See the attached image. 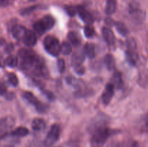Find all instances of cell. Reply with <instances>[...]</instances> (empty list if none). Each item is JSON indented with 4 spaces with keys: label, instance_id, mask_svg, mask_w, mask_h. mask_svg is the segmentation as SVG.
<instances>
[{
    "label": "cell",
    "instance_id": "cell-1",
    "mask_svg": "<svg viewBox=\"0 0 148 147\" xmlns=\"http://www.w3.org/2000/svg\"><path fill=\"white\" fill-rule=\"evenodd\" d=\"M114 133L112 130L105 126L98 127L94 132L91 138V146L92 147H103L108 139L111 134Z\"/></svg>",
    "mask_w": 148,
    "mask_h": 147
},
{
    "label": "cell",
    "instance_id": "cell-2",
    "mask_svg": "<svg viewBox=\"0 0 148 147\" xmlns=\"http://www.w3.org/2000/svg\"><path fill=\"white\" fill-rule=\"evenodd\" d=\"M43 46L46 51L51 56L56 57L61 53V45L56 37L48 35L43 40Z\"/></svg>",
    "mask_w": 148,
    "mask_h": 147
},
{
    "label": "cell",
    "instance_id": "cell-3",
    "mask_svg": "<svg viewBox=\"0 0 148 147\" xmlns=\"http://www.w3.org/2000/svg\"><path fill=\"white\" fill-rule=\"evenodd\" d=\"M127 60L132 65H136L139 61L137 51V43L134 38H129L127 41Z\"/></svg>",
    "mask_w": 148,
    "mask_h": 147
},
{
    "label": "cell",
    "instance_id": "cell-4",
    "mask_svg": "<svg viewBox=\"0 0 148 147\" xmlns=\"http://www.w3.org/2000/svg\"><path fill=\"white\" fill-rule=\"evenodd\" d=\"M60 135V127L57 124H54L51 127L44 141L46 146L51 147L59 140Z\"/></svg>",
    "mask_w": 148,
    "mask_h": 147
},
{
    "label": "cell",
    "instance_id": "cell-5",
    "mask_svg": "<svg viewBox=\"0 0 148 147\" xmlns=\"http://www.w3.org/2000/svg\"><path fill=\"white\" fill-rule=\"evenodd\" d=\"M14 124V120L12 117H6L0 119V139L4 138L8 134Z\"/></svg>",
    "mask_w": 148,
    "mask_h": 147
},
{
    "label": "cell",
    "instance_id": "cell-6",
    "mask_svg": "<svg viewBox=\"0 0 148 147\" xmlns=\"http://www.w3.org/2000/svg\"><path fill=\"white\" fill-rule=\"evenodd\" d=\"M23 96L29 103L34 105L38 112H43L46 111V106L43 105L40 101H38V99L35 97V95L33 93L30 92H25Z\"/></svg>",
    "mask_w": 148,
    "mask_h": 147
},
{
    "label": "cell",
    "instance_id": "cell-7",
    "mask_svg": "<svg viewBox=\"0 0 148 147\" xmlns=\"http://www.w3.org/2000/svg\"><path fill=\"white\" fill-rule=\"evenodd\" d=\"M77 12L82 21L87 24V25H91L94 22V18L92 14L85 10L83 7H77Z\"/></svg>",
    "mask_w": 148,
    "mask_h": 147
},
{
    "label": "cell",
    "instance_id": "cell-8",
    "mask_svg": "<svg viewBox=\"0 0 148 147\" xmlns=\"http://www.w3.org/2000/svg\"><path fill=\"white\" fill-rule=\"evenodd\" d=\"M114 95V86L113 84H108L102 95V101L104 105H108Z\"/></svg>",
    "mask_w": 148,
    "mask_h": 147
},
{
    "label": "cell",
    "instance_id": "cell-9",
    "mask_svg": "<svg viewBox=\"0 0 148 147\" xmlns=\"http://www.w3.org/2000/svg\"><path fill=\"white\" fill-rule=\"evenodd\" d=\"M26 31L27 30L24 26L17 24V25H14L12 29V34L13 37L17 40H23Z\"/></svg>",
    "mask_w": 148,
    "mask_h": 147
},
{
    "label": "cell",
    "instance_id": "cell-10",
    "mask_svg": "<svg viewBox=\"0 0 148 147\" xmlns=\"http://www.w3.org/2000/svg\"><path fill=\"white\" fill-rule=\"evenodd\" d=\"M23 41L27 46H35L36 42H37V37H36V33L32 31V30H27Z\"/></svg>",
    "mask_w": 148,
    "mask_h": 147
},
{
    "label": "cell",
    "instance_id": "cell-11",
    "mask_svg": "<svg viewBox=\"0 0 148 147\" xmlns=\"http://www.w3.org/2000/svg\"><path fill=\"white\" fill-rule=\"evenodd\" d=\"M84 60H85V53H83L81 51H77L72 55V65L75 66V68L77 67V66H82Z\"/></svg>",
    "mask_w": 148,
    "mask_h": 147
},
{
    "label": "cell",
    "instance_id": "cell-12",
    "mask_svg": "<svg viewBox=\"0 0 148 147\" xmlns=\"http://www.w3.org/2000/svg\"><path fill=\"white\" fill-rule=\"evenodd\" d=\"M102 34L104 39L108 45H114L115 43V36L114 32L108 27H103Z\"/></svg>",
    "mask_w": 148,
    "mask_h": 147
},
{
    "label": "cell",
    "instance_id": "cell-13",
    "mask_svg": "<svg viewBox=\"0 0 148 147\" xmlns=\"http://www.w3.org/2000/svg\"><path fill=\"white\" fill-rule=\"evenodd\" d=\"M40 21L43 25L44 28L46 29V30H49L51 29L55 24V19L52 16L50 15L44 16Z\"/></svg>",
    "mask_w": 148,
    "mask_h": 147
},
{
    "label": "cell",
    "instance_id": "cell-14",
    "mask_svg": "<svg viewBox=\"0 0 148 147\" xmlns=\"http://www.w3.org/2000/svg\"><path fill=\"white\" fill-rule=\"evenodd\" d=\"M46 128V122L41 118H36L32 122V128L35 131H42Z\"/></svg>",
    "mask_w": 148,
    "mask_h": 147
},
{
    "label": "cell",
    "instance_id": "cell-15",
    "mask_svg": "<svg viewBox=\"0 0 148 147\" xmlns=\"http://www.w3.org/2000/svg\"><path fill=\"white\" fill-rule=\"evenodd\" d=\"M117 8L116 0H107L106 5L105 12L108 15L113 14L116 12Z\"/></svg>",
    "mask_w": 148,
    "mask_h": 147
},
{
    "label": "cell",
    "instance_id": "cell-16",
    "mask_svg": "<svg viewBox=\"0 0 148 147\" xmlns=\"http://www.w3.org/2000/svg\"><path fill=\"white\" fill-rule=\"evenodd\" d=\"M83 51L85 55H86L90 59H92L95 56V46L92 43H87L84 46Z\"/></svg>",
    "mask_w": 148,
    "mask_h": 147
},
{
    "label": "cell",
    "instance_id": "cell-17",
    "mask_svg": "<svg viewBox=\"0 0 148 147\" xmlns=\"http://www.w3.org/2000/svg\"><path fill=\"white\" fill-rule=\"evenodd\" d=\"M29 134V131L25 127H18L12 131L11 135L15 137H24Z\"/></svg>",
    "mask_w": 148,
    "mask_h": 147
},
{
    "label": "cell",
    "instance_id": "cell-18",
    "mask_svg": "<svg viewBox=\"0 0 148 147\" xmlns=\"http://www.w3.org/2000/svg\"><path fill=\"white\" fill-rule=\"evenodd\" d=\"M67 37L73 46H78L81 43V38L77 33L71 31L68 33Z\"/></svg>",
    "mask_w": 148,
    "mask_h": 147
},
{
    "label": "cell",
    "instance_id": "cell-19",
    "mask_svg": "<svg viewBox=\"0 0 148 147\" xmlns=\"http://www.w3.org/2000/svg\"><path fill=\"white\" fill-rule=\"evenodd\" d=\"M105 64L106 68L108 69V70L112 71L115 69V60H114V58L113 56V55L111 54H107L105 57Z\"/></svg>",
    "mask_w": 148,
    "mask_h": 147
},
{
    "label": "cell",
    "instance_id": "cell-20",
    "mask_svg": "<svg viewBox=\"0 0 148 147\" xmlns=\"http://www.w3.org/2000/svg\"><path fill=\"white\" fill-rule=\"evenodd\" d=\"M115 26L116 28V30L121 35L127 36L128 35L129 30L124 23L121 22H117L115 23Z\"/></svg>",
    "mask_w": 148,
    "mask_h": 147
},
{
    "label": "cell",
    "instance_id": "cell-21",
    "mask_svg": "<svg viewBox=\"0 0 148 147\" xmlns=\"http://www.w3.org/2000/svg\"><path fill=\"white\" fill-rule=\"evenodd\" d=\"M17 63H18L17 58L14 56H8L4 61V64L10 68L16 67L17 66Z\"/></svg>",
    "mask_w": 148,
    "mask_h": 147
},
{
    "label": "cell",
    "instance_id": "cell-22",
    "mask_svg": "<svg viewBox=\"0 0 148 147\" xmlns=\"http://www.w3.org/2000/svg\"><path fill=\"white\" fill-rule=\"evenodd\" d=\"M72 46L70 45V43H69L68 42H64L62 45H61V52L63 53L65 56H67L69 55L72 53Z\"/></svg>",
    "mask_w": 148,
    "mask_h": 147
},
{
    "label": "cell",
    "instance_id": "cell-23",
    "mask_svg": "<svg viewBox=\"0 0 148 147\" xmlns=\"http://www.w3.org/2000/svg\"><path fill=\"white\" fill-rule=\"evenodd\" d=\"M33 30H34V32L37 34H38L39 35H43L45 32L46 31V29L44 28L43 25L42 24V23L40 22V21L36 22L34 24H33Z\"/></svg>",
    "mask_w": 148,
    "mask_h": 147
},
{
    "label": "cell",
    "instance_id": "cell-24",
    "mask_svg": "<svg viewBox=\"0 0 148 147\" xmlns=\"http://www.w3.org/2000/svg\"><path fill=\"white\" fill-rule=\"evenodd\" d=\"M84 33H85V37L88 38H91V37H94L95 35V29L90 25H87L84 28Z\"/></svg>",
    "mask_w": 148,
    "mask_h": 147
},
{
    "label": "cell",
    "instance_id": "cell-25",
    "mask_svg": "<svg viewBox=\"0 0 148 147\" xmlns=\"http://www.w3.org/2000/svg\"><path fill=\"white\" fill-rule=\"evenodd\" d=\"M8 80L9 82L11 84L12 86H17L18 85L19 81H18V78L17 76H16L15 74L14 73H10L8 74Z\"/></svg>",
    "mask_w": 148,
    "mask_h": 147
},
{
    "label": "cell",
    "instance_id": "cell-26",
    "mask_svg": "<svg viewBox=\"0 0 148 147\" xmlns=\"http://www.w3.org/2000/svg\"><path fill=\"white\" fill-rule=\"evenodd\" d=\"M113 81H114V84H115L116 86H117L118 88L121 87V85H122V79H121V76L120 73L116 72L114 74Z\"/></svg>",
    "mask_w": 148,
    "mask_h": 147
},
{
    "label": "cell",
    "instance_id": "cell-27",
    "mask_svg": "<svg viewBox=\"0 0 148 147\" xmlns=\"http://www.w3.org/2000/svg\"><path fill=\"white\" fill-rule=\"evenodd\" d=\"M65 11L68 14L70 17H73L77 13V7H74V6H66L65 7Z\"/></svg>",
    "mask_w": 148,
    "mask_h": 147
},
{
    "label": "cell",
    "instance_id": "cell-28",
    "mask_svg": "<svg viewBox=\"0 0 148 147\" xmlns=\"http://www.w3.org/2000/svg\"><path fill=\"white\" fill-rule=\"evenodd\" d=\"M37 7L38 6L36 5V6H32V7H27V8H25L20 11V14H21L22 15H27V14H30L32 12L34 11Z\"/></svg>",
    "mask_w": 148,
    "mask_h": 147
},
{
    "label": "cell",
    "instance_id": "cell-29",
    "mask_svg": "<svg viewBox=\"0 0 148 147\" xmlns=\"http://www.w3.org/2000/svg\"><path fill=\"white\" fill-rule=\"evenodd\" d=\"M57 66H58V69H59V72L62 73V72L64 71L65 62H64V59H59V60H58Z\"/></svg>",
    "mask_w": 148,
    "mask_h": 147
},
{
    "label": "cell",
    "instance_id": "cell-30",
    "mask_svg": "<svg viewBox=\"0 0 148 147\" xmlns=\"http://www.w3.org/2000/svg\"><path fill=\"white\" fill-rule=\"evenodd\" d=\"M14 48V45H13L12 43H9V44L6 45L5 51L7 52V53H11V52L13 51Z\"/></svg>",
    "mask_w": 148,
    "mask_h": 147
},
{
    "label": "cell",
    "instance_id": "cell-31",
    "mask_svg": "<svg viewBox=\"0 0 148 147\" xmlns=\"http://www.w3.org/2000/svg\"><path fill=\"white\" fill-rule=\"evenodd\" d=\"M75 71H76V73H77L78 74H83L85 71V69L82 65V66H77V67L75 68Z\"/></svg>",
    "mask_w": 148,
    "mask_h": 147
},
{
    "label": "cell",
    "instance_id": "cell-32",
    "mask_svg": "<svg viewBox=\"0 0 148 147\" xmlns=\"http://www.w3.org/2000/svg\"><path fill=\"white\" fill-rule=\"evenodd\" d=\"M7 92V88L5 85L3 84H0V95H3Z\"/></svg>",
    "mask_w": 148,
    "mask_h": 147
},
{
    "label": "cell",
    "instance_id": "cell-33",
    "mask_svg": "<svg viewBox=\"0 0 148 147\" xmlns=\"http://www.w3.org/2000/svg\"><path fill=\"white\" fill-rule=\"evenodd\" d=\"M9 2H10V0H0V5L4 7V6L8 5Z\"/></svg>",
    "mask_w": 148,
    "mask_h": 147
},
{
    "label": "cell",
    "instance_id": "cell-34",
    "mask_svg": "<svg viewBox=\"0 0 148 147\" xmlns=\"http://www.w3.org/2000/svg\"><path fill=\"white\" fill-rule=\"evenodd\" d=\"M65 147H79V146L77 145L75 143H69L65 146Z\"/></svg>",
    "mask_w": 148,
    "mask_h": 147
},
{
    "label": "cell",
    "instance_id": "cell-35",
    "mask_svg": "<svg viewBox=\"0 0 148 147\" xmlns=\"http://www.w3.org/2000/svg\"><path fill=\"white\" fill-rule=\"evenodd\" d=\"M145 129L148 131V116L147 117V118H146V120H145Z\"/></svg>",
    "mask_w": 148,
    "mask_h": 147
},
{
    "label": "cell",
    "instance_id": "cell-36",
    "mask_svg": "<svg viewBox=\"0 0 148 147\" xmlns=\"http://www.w3.org/2000/svg\"><path fill=\"white\" fill-rule=\"evenodd\" d=\"M5 40L3 38H0V46H3V45L5 44Z\"/></svg>",
    "mask_w": 148,
    "mask_h": 147
},
{
    "label": "cell",
    "instance_id": "cell-37",
    "mask_svg": "<svg viewBox=\"0 0 148 147\" xmlns=\"http://www.w3.org/2000/svg\"><path fill=\"white\" fill-rule=\"evenodd\" d=\"M130 147H139L138 144H137V142L132 143V145H131V146H130Z\"/></svg>",
    "mask_w": 148,
    "mask_h": 147
},
{
    "label": "cell",
    "instance_id": "cell-38",
    "mask_svg": "<svg viewBox=\"0 0 148 147\" xmlns=\"http://www.w3.org/2000/svg\"><path fill=\"white\" fill-rule=\"evenodd\" d=\"M29 1H36V0H29Z\"/></svg>",
    "mask_w": 148,
    "mask_h": 147
},
{
    "label": "cell",
    "instance_id": "cell-39",
    "mask_svg": "<svg viewBox=\"0 0 148 147\" xmlns=\"http://www.w3.org/2000/svg\"><path fill=\"white\" fill-rule=\"evenodd\" d=\"M7 147H13V146H7Z\"/></svg>",
    "mask_w": 148,
    "mask_h": 147
},
{
    "label": "cell",
    "instance_id": "cell-40",
    "mask_svg": "<svg viewBox=\"0 0 148 147\" xmlns=\"http://www.w3.org/2000/svg\"><path fill=\"white\" fill-rule=\"evenodd\" d=\"M55 147H61V146H55Z\"/></svg>",
    "mask_w": 148,
    "mask_h": 147
}]
</instances>
